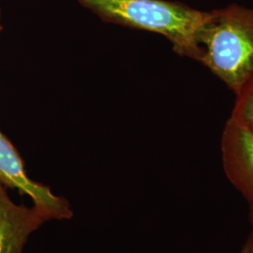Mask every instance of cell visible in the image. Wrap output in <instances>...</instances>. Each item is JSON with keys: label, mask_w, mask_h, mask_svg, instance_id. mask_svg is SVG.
Instances as JSON below:
<instances>
[{"label": "cell", "mask_w": 253, "mask_h": 253, "mask_svg": "<svg viewBox=\"0 0 253 253\" xmlns=\"http://www.w3.org/2000/svg\"><path fill=\"white\" fill-rule=\"evenodd\" d=\"M107 24L159 34L172 43L174 53L199 61L198 36L210 11L171 0H77Z\"/></svg>", "instance_id": "6da1fadb"}, {"label": "cell", "mask_w": 253, "mask_h": 253, "mask_svg": "<svg viewBox=\"0 0 253 253\" xmlns=\"http://www.w3.org/2000/svg\"><path fill=\"white\" fill-rule=\"evenodd\" d=\"M199 63L235 96L253 81V7L232 3L210 10L198 36Z\"/></svg>", "instance_id": "7a4b0ae2"}, {"label": "cell", "mask_w": 253, "mask_h": 253, "mask_svg": "<svg viewBox=\"0 0 253 253\" xmlns=\"http://www.w3.org/2000/svg\"><path fill=\"white\" fill-rule=\"evenodd\" d=\"M0 184L30 197L34 206L45 211L52 219H71L73 210L67 200L51 189L27 176L24 162L15 146L0 130Z\"/></svg>", "instance_id": "3957f363"}, {"label": "cell", "mask_w": 253, "mask_h": 253, "mask_svg": "<svg viewBox=\"0 0 253 253\" xmlns=\"http://www.w3.org/2000/svg\"><path fill=\"white\" fill-rule=\"evenodd\" d=\"M220 151L227 179L243 196L253 215V133L229 118L223 128Z\"/></svg>", "instance_id": "277c9868"}, {"label": "cell", "mask_w": 253, "mask_h": 253, "mask_svg": "<svg viewBox=\"0 0 253 253\" xmlns=\"http://www.w3.org/2000/svg\"><path fill=\"white\" fill-rule=\"evenodd\" d=\"M52 219L45 211L33 206L16 205L0 184V253H22L28 236Z\"/></svg>", "instance_id": "5b68a950"}, {"label": "cell", "mask_w": 253, "mask_h": 253, "mask_svg": "<svg viewBox=\"0 0 253 253\" xmlns=\"http://www.w3.org/2000/svg\"><path fill=\"white\" fill-rule=\"evenodd\" d=\"M235 97V106L230 118L253 133V81Z\"/></svg>", "instance_id": "8992f818"}, {"label": "cell", "mask_w": 253, "mask_h": 253, "mask_svg": "<svg viewBox=\"0 0 253 253\" xmlns=\"http://www.w3.org/2000/svg\"><path fill=\"white\" fill-rule=\"evenodd\" d=\"M239 253H253V233L251 232V234L248 235L246 238L244 243L242 245Z\"/></svg>", "instance_id": "52a82bcc"}, {"label": "cell", "mask_w": 253, "mask_h": 253, "mask_svg": "<svg viewBox=\"0 0 253 253\" xmlns=\"http://www.w3.org/2000/svg\"><path fill=\"white\" fill-rule=\"evenodd\" d=\"M249 220H250V223L252 226V232L253 233V215L252 214H249Z\"/></svg>", "instance_id": "ba28073f"}, {"label": "cell", "mask_w": 253, "mask_h": 253, "mask_svg": "<svg viewBox=\"0 0 253 253\" xmlns=\"http://www.w3.org/2000/svg\"><path fill=\"white\" fill-rule=\"evenodd\" d=\"M3 29H4V27H3V25H2L1 22H0V33L3 31Z\"/></svg>", "instance_id": "9c48e42d"}, {"label": "cell", "mask_w": 253, "mask_h": 253, "mask_svg": "<svg viewBox=\"0 0 253 253\" xmlns=\"http://www.w3.org/2000/svg\"><path fill=\"white\" fill-rule=\"evenodd\" d=\"M1 18H2V9H1V7H0V22H1Z\"/></svg>", "instance_id": "30bf717a"}]
</instances>
